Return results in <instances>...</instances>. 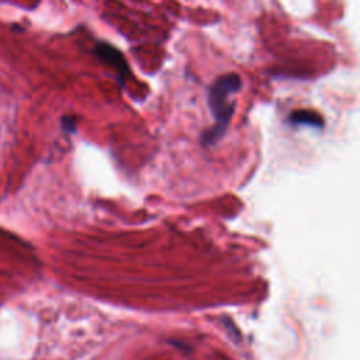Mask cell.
<instances>
[{
	"label": "cell",
	"instance_id": "6da1fadb",
	"mask_svg": "<svg viewBox=\"0 0 360 360\" xmlns=\"http://www.w3.org/2000/svg\"><path fill=\"white\" fill-rule=\"evenodd\" d=\"M242 79L236 73L218 76L208 89V105L215 124L207 129L201 139L204 145H211L224 136L235 111V101L231 100L242 89Z\"/></svg>",
	"mask_w": 360,
	"mask_h": 360
},
{
	"label": "cell",
	"instance_id": "277c9868",
	"mask_svg": "<svg viewBox=\"0 0 360 360\" xmlns=\"http://www.w3.org/2000/svg\"><path fill=\"white\" fill-rule=\"evenodd\" d=\"M62 122H63L62 125H63V128H65L66 131H75V128H76V121H75V118H72V117H65Z\"/></svg>",
	"mask_w": 360,
	"mask_h": 360
},
{
	"label": "cell",
	"instance_id": "3957f363",
	"mask_svg": "<svg viewBox=\"0 0 360 360\" xmlns=\"http://www.w3.org/2000/svg\"><path fill=\"white\" fill-rule=\"evenodd\" d=\"M288 122L291 125H308L314 128H322L323 120L322 117L311 110H297L292 111L288 117Z\"/></svg>",
	"mask_w": 360,
	"mask_h": 360
},
{
	"label": "cell",
	"instance_id": "7a4b0ae2",
	"mask_svg": "<svg viewBox=\"0 0 360 360\" xmlns=\"http://www.w3.org/2000/svg\"><path fill=\"white\" fill-rule=\"evenodd\" d=\"M94 53L101 62L112 66L121 80H124L129 75V66L127 59L114 45L108 42H97L94 46Z\"/></svg>",
	"mask_w": 360,
	"mask_h": 360
}]
</instances>
